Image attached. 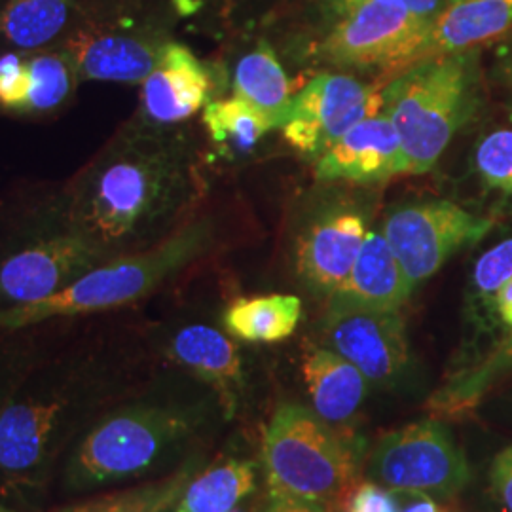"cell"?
Returning <instances> with one entry per match:
<instances>
[{
  "mask_svg": "<svg viewBox=\"0 0 512 512\" xmlns=\"http://www.w3.org/2000/svg\"><path fill=\"white\" fill-rule=\"evenodd\" d=\"M490 482L501 505L512 512V446L495 456L490 467Z\"/></svg>",
  "mask_w": 512,
  "mask_h": 512,
  "instance_id": "obj_34",
  "label": "cell"
},
{
  "mask_svg": "<svg viewBox=\"0 0 512 512\" xmlns=\"http://www.w3.org/2000/svg\"><path fill=\"white\" fill-rule=\"evenodd\" d=\"M511 25L512 0H463L450 4L429 23L427 35L406 67L421 59L473 50L478 44L503 35Z\"/></svg>",
  "mask_w": 512,
  "mask_h": 512,
  "instance_id": "obj_19",
  "label": "cell"
},
{
  "mask_svg": "<svg viewBox=\"0 0 512 512\" xmlns=\"http://www.w3.org/2000/svg\"><path fill=\"white\" fill-rule=\"evenodd\" d=\"M109 315L48 321L40 355L0 418V484L40 507L76 440L129 393Z\"/></svg>",
  "mask_w": 512,
  "mask_h": 512,
  "instance_id": "obj_1",
  "label": "cell"
},
{
  "mask_svg": "<svg viewBox=\"0 0 512 512\" xmlns=\"http://www.w3.org/2000/svg\"><path fill=\"white\" fill-rule=\"evenodd\" d=\"M475 162L484 183L512 192V129H497L484 137Z\"/></svg>",
  "mask_w": 512,
  "mask_h": 512,
  "instance_id": "obj_30",
  "label": "cell"
},
{
  "mask_svg": "<svg viewBox=\"0 0 512 512\" xmlns=\"http://www.w3.org/2000/svg\"><path fill=\"white\" fill-rule=\"evenodd\" d=\"M234 95L260 110L274 129L283 128L293 101L291 84L266 40L239 59L234 73Z\"/></svg>",
  "mask_w": 512,
  "mask_h": 512,
  "instance_id": "obj_25",
  "label": "cell"
},
{
  "mask_svg": "<svg viewBox=\"0 0 512 512\" xmlns=\"http://www.w3.org/2000/svg\"><path fill=\"white\" fill-rule=\"evenodd\" d=\"M262 459L272 499L329 505L353 486L355 450L315 410L283 404L264 429Z\"/></svg>",
  "mask_w": 512,
  "mask_h": 512,
  "instance_id": "obj_7",
  "label": "cell"
},
{
  "mask_svg": "<svg viewBox=\"0 0 512 512\" xmlns=\"http://www.w3.org/2000/svg\"><path fill=\"white\" fill-rule=\"evenodd\" d=\"M213 76L190 48L167 42L152 73L141 84L139 116L158 126H173L205 109Z\"/></svg>",
  "mask_w": 512,
  "mask_h": 512,
  "instance_id": "obj_15",
  "label": "cell"
},
{
  "mask_svg": "<svg viewBox=\"0 0 512 512\" xmlns=\"http://www.w3.org/2000/svg\"><path fill=\"white\" fill-rule=\"evenodd\" d=\"M366 236L365 219L353 211L315 222L298 243V274L315 293L330 298L346 283Z\"/></svg>",
  "mask_w": 512,
  "mask_h": 512,
  "instance_id": "obj_18",
  "label": "cell"
},
{
  "mask_svg": "<svg viewBox=\"0 0 512 512\" xmlns=\"http://www.w3.org/2000/svg\"><path fill=\"white\" fill-rule=\"evenodd\" d=\"M505 73H507V78H509V82H511L512 86V55L511 59L507 61V67H505Z\"/></svg>",
  "mask_w": 512,
  "mask_h": 512,
  "instance_id": "obj_39",
  "label": "cell"
},
{
  "mask_svg": "<svg viewBox=\"0 0 512 512\" xmlns=\"http://www.w3.org/2000/svg\"><path fill=\"white\" fill-rule=\"evenodd\" d=\"M366 2H385V4L399 6L427 23H431L446 8V0H321L323 10L329 12L334 19L348 14L349 10Z\"/></svg>",
  "mask_w": 512,
  "mask_h": 512,
  "instance_id": "obj_33",
  "label": "cell"
},
{
  "mask_svg": "<svg viewBox=\"0 0 512 512\" xmlns=\"http://www.w3.org/2000/svg\"><path fill=\"white\" fill-rule=\"evenodd\" d=\"M450 4H456V2H463V0H448Z\"/></svg>",
  "mask_w": 512,
  "mask_h": 512,
  "instance_id": "obj_40",
  "label": "cell"
},
{
  "mask_svg": "<svg viewBox=\"0 0 512 512\" xmlns=\"http://www.w3.org/2000/svg\"><path fill=\"white\" fill-rule=\"evenodd\" d=\"M412 287L382 232H368L346 283L329 302L374 310H401Z\"/></svg>",
  "mask_w": 512,
  "mask_h": 512,
  "instance_id": "obj_20",
  "label": "cell"
},
{
  "mask_svg": "<svg viewBox=\"0 0 512 512\" xmlns=\"http://www.w3.org/2000/svg\"><path fill=\"white\" fill-rule=\"evenodd\" d=\"M165 355L215 393L226 420L234 418L243 389V366L238 346L228 334L211 325L190 323L173 332Z\"/></svg>",
  "mask_w": 512,
  "mask_h": 512,
  "instance_id": "obj_17",
  "label": "cell"
},
{
  "mask_svg": "<svg viewBox=\"0 0 512 512\" xmlns=\"http://www.w3.org/2000/svg\"><path fill=\"white\" fill-rule=\"evenodd\" d=\"M167 42L128 19L90 18L61 42L82 82L143 84Z\"/></svg>",
  "mask_w": 512,
  "mask_h": 512,
  "instance_id": "obj_12",
  "label": "cell"
},
{
  "mask_svg": "<svg viewBox=\"0 0 512 512\" xmlns=\"http://www.w3.org/2000/svg\"><path fill=\"white\" fill-rule=\"evenodd\" d=\"M480 90L478 52L421 59L382 90L384 114L403 147L404 175H420L439 162L459 129L475 114Z\"/></svg>",
  "mask_w": 512,
  "mask_h": 512,
  "instance_id": "obj_6",
  "label": "cell"
},
{
  "mask_svg": "<svg viewBox=\"0 0 512 512\" xmlns=\"http://www.w3.org/2000/svg\"><path fill=\"white\" fill-rule=\"evenodd\" d=\"M302 302L293 294H266L234 300L222 317L224 329L239 340L274 344L293 336Z\"/></svg>",
  "mask_w": 512,
  "mask_h": 512,
  "instance_id": "obj_26",
  "label": "cell"
},
{
  "mask_svg": "<svg viewBox=\"0 0 512 512\" xmlns=\"http://www.w3.org/2000/svg\"><path fill=\"white\" fill-rule=\"evenodd\" d=\"M46 509L0 484V512H44Z\"/></svg>",
  "mask_w": 512,
  "mask_h": 512,
  "instance_id": "obj_35",
  "label": "cell"
},
{
  "mask_svg": "<svg viewBox=\"0 0 512 512\" xmlns=\"http://www.w3.org/2000/svg\"><path fill=\"white\" fill-rule=\"evenodd\" d=\"M382 110V90L348 74H317L293 95L281 131L298 152L321 156L349 129Z\"/></svg>",
  "mask_w": 512,
  "mask_h": 512,
  "instance_id": "obj_11",
  "label": "cell"
},
{
  "mask_svg": "<svg viewBox=\"0 0 512 512\" xmlns=\"http://www.w3.org/2000/svg\"><path fill=\"white\" fill-rule=\"evenodd\" d=\"M492 298H494L495 308H497L501 321L509 329H512V279H509Z\"/></svg>",
  "mask_w": 512,
  "mask_h": 512,
  "instance_id": "obj_37",
  "label": "cell"
},
{
  "mask_svg": "<svg viewBox=\"0 0 512 512\" xmlns=\"http://www.w3.org/2000/svg\"><path fill=\"white\" fill-rule=\"evenodd\" d=\"M321 181L382 183L404 175L403 147L393 122L384 114L370 116L330 145L315 164Z\"/></svg>",
  "mask_w": 512,
  "mask_h": 512,
  "instance_id": "obj_16",
  "label": "cell"
},
{
  "mask_svg": "<svg viewBox=\"0 0 512 512\" xmlns=\"http://www.w3.org/2000/svg\"><path fill=\"white\" fill-rule=\"evenodd\" d=\"M217 245L219 224L211 215L186 220L147 249L95 266L61 293L0 311V329H23L55 319L126 310L156 293L171 277L211 255Z\"/></svg>",
  "mask_w": 512,
  "mask_h": 512,
  "instance_id": "obj_5",
  "label": "cell"
},
{
  "mask_svg": "<svg viewBox=\"0 0 512 512\" xmlns=\"http://www.w3.org/2000/svg\"><path fill=\"white\" fill-rule=\"evenodd\" d=\"M103 262L71 220L65 181L0 196V311L61 293Z\"/></svg>",
  "mask_w": 512,
  "mask_h": 512,
  "instance_id": "obj_4",
  "label": "cell"
},
{
  "mask_svg": "<svg viewBox=\"0 0 512 512\" xmlns=\"http://www.w3.org/2000/svg\"><path fill=\"white\" fill-rule=\"evenodd\" d=\"M230 512H239V511H236V509H234V511H230Z\"/></svg>",
  "mask_w": 512,
  "mask_h": 512,
  "instance_id": "obj_41",
  "label": "cell"
},
{
  "mask_svg": "<svg viewBox=\"0 0 512 512\" xmlns=\"http://www.w3.org/2000/svg\"><path fill=\"white\" fill-rule=\"evenodd\" d=\"M253 463L226 459L190 478L173 512H230L255 490Z\"/></svg>",
  "mask_w": 512,
  "mask_h": 512,
  "instance_id": "obj_27",
  "label": "cell"
},
{
  "mask_svg": "<svg viewBox=\"0 0 512 512\" xmlns=\"http://www.w3.org/2000/svg\"><path fill=\"white\" fill-rule=\"evenodd\" d=\"M399 495L382 484L363 482L349 492L344 512H399Z\"/></svg>",
  "mask_w": 512,
  "mask_h": 512,
  "instance_id": "obj_32",
  "label": "cell"
},
{
  "mask_svg": "<svg viewBox=\"0 0 512 512\" xmlns=\"http://www.w3.org/2000/svg\"><path fill=\"white\" fill-rule=\"evenodd\" d=\"M154 129L137 114L65 181L76 230L107 260L158 243L156 226L186 196V167Z\"/></svg>",
  "mask_w": 512,
  "mask_h": 512,
  "instance_id": "obj_2",
  "label": "cell"
},
{
  "mask_svg": "<svg viewBox=\"0 0 512 512\" xmlns=\"http://www.w3.org/2000/svg\"><path fill=\"white\" fill-rule=\"evenodd\" d=\"M198 465V459H188L177 471L158 480L59 501L44 512H173L186 484L198 473Z\"/></svg>",
  "mask_w": 512,
  "mask_h": 512,
  "instance_id": "obj_23",
  "label": "cell"
},
{
  "mask_svg": "<svg viewBox=\"0 0 512 512\" xmlns=\"http://www.w3.org/2000/svg\"><path fill=\"white\" fill-rule=\"evenodd\" d=\"M82 84L63 46L0 57V116L50 120L73 105Z\"/></svg>",
  "mask_w": 512,
  "mask_h": 512,
  "instance_id": "obj_14",
  "label": "cell"
},
{
  "mask_svg": "<svg viewBox=\"0 0 512 512\" xmlns=\"http://www.w3.org/2000/svg\"><path fill=\"white\" fill-rule=\"evenodd\" d=\"M323 330L329 349L359 368L368 382H391L408 365V340L399 310L329 302Z\"/></svg>",
  "mask_w": 512,
  "mask_h": 512,
  "instance_id": "obj_13",
  "label": "cell"
},
{
  "mask_svg": "<svg viewBox=\"0 0 512 512\" xmlns=\"http://www.w3.org/2000/svg\"><path fill=\"white\" fill-rule=\"evenodd\" d=\"M370 476L393 492L452 497L471 482V469L448 429L427 420L384 435L372 450Z\"/></svg>",
  "mask_w": 512,
  "mask_h": 512,
  "instance_id": "obj_8",
  "label": "cell"
},
{
  "mask_svg": "<svg viewBox=\"0 0 512 512\" xmlns=\"http://www.w3.org/2000/svg\"><path fill=\"white\" fill-rule=\"evenodd\" d=\"M401 511L399 512H444L440 511L439 505L429 499V495L416 494V492H397Z\"/></svg>",
  "mask_w": 512,
  "mask_h": 512,
  "instance_id": "obj_36",
  "label": "cell"
},
{
  "mask_svg": "<svg viewBox=\"0 0 512 512\" xmlns=\"http://www.w3.org/2000/svg\"><path fill=\"white\" fill-rule=\"evenodd\" d=\"M429 23L385 2H366L336 23L315 46V55L336 67H384L403 71L420 48Z\"/></svg>",
  "mask_w": 512,
  "mask_h": 512,
  "instance_id": "obj_10",
  "label": "cell"
},
{
  "mask_svg": "<svg viewBox=\"0 0 512 512\" xmlns=\"http://www.w3.org/2000/svg\"><path fill=\"white\" fill-rule=\"evenodd\" d=\"M304 378L313 410L327 423L351 420L366 395V380L359 368L329 348H315L304 357Z\"/></svg>",
  "mask_w": 512,
  "mask_h": 512,
  "instance_id": "obj_22",
  "label": "cell"
},
{
  "mask_svg": "<svg viewBox=\"0 0 512 512\" xmlns=\"http://www.w3.org/2000/svg\"><path fill=\"white\" fill-rule=\"evenodd\" d=\"M512 372V329L475 365L454 374L429 399V410L440 420H459L475 412L484 397Z\"/></svg>",
  "mask_w": 512,
  "mask_h": 512,
  "instance_id": "obj_24",
  "label": "cell"
},
{
  "mask_svg": "<svg viewBox=\"0 0 512 512\" xmlns=\"http://www.w3.org/2000/svg\"><path fill=\"white\" fill-rule=\"evenodd\" d=\"M266 512H325L321 505L293 501V499H272Z\"/></svg>",
  "mask_w": 512,
  "mask_h": 512,
  "instance_id": "obj_38",
  "label": "cell"
},
{
  "mask_svg": "<svg viewBox=\"0 0 512 512\" xmlns=\"http://www.w3.org/2000/svg\"><path fill=\"white\" fill-rule=\"evenodd\" d=\"M205 421L202 404L128 393L76 440L52 492L69 501L139 480L196 437Z\"/></svg>",
  "mask_w": 512,
  "mask_h": 512,
  "instance_id": "obj_3",
  "label": "cell"
},
{
  "mask_svg": "<svg viewBox=\"0 0 512 512\" xmlns=\"http://www.w3.org/2000/svg\"><path fill=\"white\" fill-rule=\"evenodd\" d=\"M48 330L50 323L23 329H0V418L35 365Z\"/></svg>",
  "mask_w": 512,
  "mask_h": 512,
  "instance_id": "obj_29",
  "label": "cell"
},
{
  "mask_svg": "<svg viewBox=\"0 0 512 512\" xmlns=\"http://www.w3.org/2000/svg\"><path fill=\"white\" fill-rule=\"evenodd\" d=\"M475 287L484 296H494L512 279V239H505L478 258L475 264Z\"/></svg>",
  "mask_w": 512,
  "mask_h": 512,
  "instance_id": "obj_31",
  "label": "cell"
},
{
  "mask_svg": "<svg viewBox=\"0 0 512 512\" xmlns=\"http://www.w3.org/2000/svg\"><path fill=\"white\" fill-rule=\"evenodd\" d=\"M80 21L76 0H2L0 57L59 46Z\"/></svg>",
  "mask_w": 512,
  "mask_h": 512,
  "instance_id": "obj_21",
  "label": "cell"
},
{
  "mask_svg": "<svg viewBox=\"0 0 512 512\" xmlns=\"http://www.w3.org/2000/svg\"><path fill=\"white\" fill-rule=\"evenodd\" d=\"M202 120L211 143L226 156L247 154L274 129L260 110L236 95L209 101L203 109Z\"/></svg>",
  "mask_w": 512,
  "mask_h": 512,
  "instance_id": "obj_28",
  "label": "cell"
},
{
  "mask_svg": "<svg viewBox=\"0 0 512 512\" xmlns=\"http://www.w3.org/2000/svg\"><path fill=\"white\" fill-rule=\"evenodd\" d=\"M492 228V219L476 217L456 203L429 200L395 209L385 219L382 234L414 289L437 274L450 256L475 245Z\"/></svg>",
  "mask_w": 512,
  "mask_h": 512,
  "instance_id": "obj_9",
  "label": "cell"
}]
</instances>
